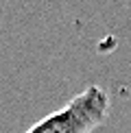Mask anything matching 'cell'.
<instances>
[{
	"label": "cell",
	"instance_id": "cell-1",
	"mask_svg": "<svg viewBox=\"0 0 131 133\" xmlns=\"http://www.w3.org/2000/svg\"><path fill=\"white\" fill-rule=\"evenodd\" d=\"M109 116V94L101 85H87L63 107L48 114L24 133H92Z\"/></svg>",
	"mask_w": 131,
	"mask_h": 133
}]
</instances>
